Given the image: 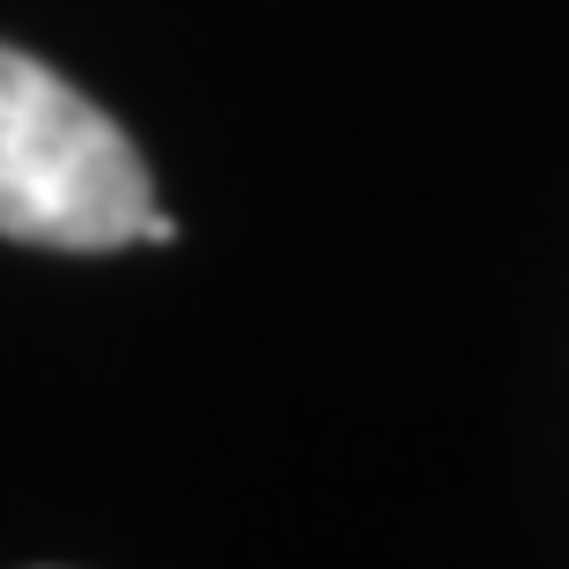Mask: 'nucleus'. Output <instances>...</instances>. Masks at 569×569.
<instances>
[{"label":"nucleus","mask_w":569,"mask_h":569,"mask_svg":"<svg viewBox=\"0 0 569 569\" xmlns=\"http://www.w3.org/2000/svg\"><path fill=\"white\" fill-rule=\"evenodd\" d=\"M148 163L74 82L0 44V237L111 252L148 230Z\"/></svg>","instance_id":"1"}]
</instances>
